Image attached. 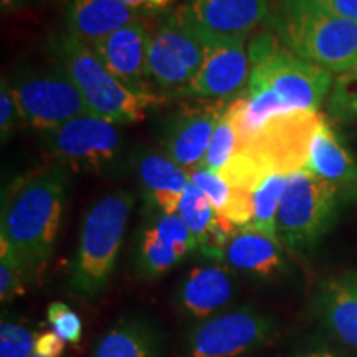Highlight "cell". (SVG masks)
<instances>
[{"instance_id": "cell-1", "label": "cell", "mask_w": 357, "mask_h": 357, "mask_svg": "<svg viewBox=\"0 0 357 357\" xmlns=\"http://www.w3.org/2000/svg\"><path fill=\"white\" fill-rule=\"evenodd\" d=\"M68 185V171L58 164L22 178L3 202L0 242L10 247L29 280L50 261Z\"/></svg>"}, {"instance_id": "cell-2", "label": "cell", "mask_w": 357, "mask_h": 357, "mask_svg": "<svg viewBox=\"0 0 357 357\" xmlns=\"http://www.w3.org/2000/svg\"><path fill=\"white\" fill-rule=\"evenodd\" d=\"M281 43L303 60L331 73L357 68V22L328 12L314 0H281L271 13Z\"/></svg>"}, {"instance_id": "cell-3", "label": "cell", "mask_w": 357, "mask_h": 357, "mask_svg": "<svg viewBox=\"0 0 357 357\" xmlns=\"http://www.w3.org/2000/svg\"><path fill=\"white\" fill-rule=\"evenodd\" d=\"M55 52L61 70L78 88L89 113L114 124L144 121L147 109L164 102L154 93H136L106 70L88 43L73 33L60 35Z\"/></svg>"}, {"instance_id": "cell-4", "label": "cell", "mask_w": 357, "mask_h": 357, "mask_svg": "<svg viewBox=\"0 0 357 357\" xmlns=\"http://www.w3.org/2000/svg\"><path fill=\"white\" fill-rule=\"evenodd\" d=\"M248 93L268 89L288 111H318L331 93V71L289 52L275 32H260L248 45Z\"/></svg>"}, {"instance_id": "cell-5", "label": "cell", "mask_w": 357, "mask_h": 357, "mask_svg": "<svg viewBox=\"0 0 357 357\" xmlns=\"http://www.w3.org/2000/svg\"><path fill=\"white\" fill-rule=\"evenodd\" d=\"M134 197L129 192H111L98 200L83 218L77 255L70 271V291L79 298L100 296L121 250Z\"/></svg>"}, {"instance_id": "cell-6", "label": "cell", "mask_w": 357, "mask_h": 357, "mask_svg": "<svg viewBox=\"0 0 357 357\" xmlns=\"http://www.w3.org/2000/svg\"><path fill=\"white\" fill-rule=\"evenodd\" d=\"M341 202L331 182L310 171L289 174L276 218L281 245L296 253L312 252L333 229Z\"/></svg>"}, {"instance_id": "cell-7", "label": "cell", "mask_w": 357, "mask_h": 357, "mask_svg": "<svg viewBox=\"0 0 357 357\" xmlns=\"http://www.w3.org/2000/svg\"><path fill=\"white\" fill-rule=\"evenodd\" d=\"M276 321L253 306H240L199 321L185 337L184 357H240L273 342Z\"/></svg>"}, {"instance_id": "cell-8", "label": "cell", "mask_w": 357, "mask_h": 357, "mask_svg": "<svg viewBox=\"0 0 357 357\" xmlns=\"http://www.w3.org/2000/svg\"><path fill=\"white\" fill-rule=\"evenodd\" d=\"M319 111H289L271 118L236 149L252 154L270 176L306 171L311 141L323 123Z\"/></svg>"}, {"instance_id": "cell-9", "label": "cell", "mask_w": 357, "mask_h": 357, "mask_svg": "<svg viewBox=\"0 0 357 357\" xmlns=\"http://www.w3.org/2000/svg\"><path fill=\"white\" fill-rule=\"evenodd\" d=\"M10 86L22 119L40 131L48 132L78 116L91 114L63 70L24 75Z\"/></svg>"}, {"instance_id": "cell-10", "label": "cell", "mask_w": 357, "mask_h": 357, "mask_svg": "<svg viewBox=\"0 0 357 357\" xmlns=\"http://www.w3.org/2000/svg\"><path fill=\"white\" fill-rule=\"evenodd\" d=\"M189 25L204 45V60L197 75L192 78L182 96L199 100H227L236 95L250 78V60L245 53L247 37L208 33L192 24Z\"/></svg>"}, {"instance_id": "cell-11", "label": "cell", "mask_w": 357, "mask_h": 357, "mask_svg": "<svg viewBox=\"0 0 357 357\" xmlns=\"http://www.w3.org/2000/svg\"><path fill=\"white\" fill-rule=\"evenodd\" d=\"M53 158L73 169L101 171L118 158L121 136L118 126L93 114H83L45 136Z\"/></svg>"}, {"instance_id": "cell-12", "label": "cell", "mask_w": 357, "mask_h": 357, "mask_svg": "<svg viewBox=\"0 0 357 357\" xmlns=\"http://www.w3.org/2000/svg\"><path fill=\"white\" fill-rule=\"evenodd\" d=\"M229 102L211 100L178 111L162 137L167 158L189 172L202 166L213 131L229 108Z\"/></svg>"}, {"instance_id": "cell-13", "label": "cell", "mask_w": 357, "mask_h": 357, "mask_svg": "<svg viewBox=\"0 0 357 357\" xmlns=\"http://www.w3.org/2000/svg\"><path fill=\"white\" fill-rule=\"evenodd\" d=\"M151 35L137 19L105 38L88 43L106 70L136 93H151L147 52Z\"/></svg>"}, {"instance_id": "cell-14", "label": "cell", "mask_w": 357, "mask_h": 357, "mask_svg": "<svg viewBox=\"0 0 357 357\" xmlns=\"http://www.w3.org/2000/svg\"><path fill=\"white\" fill-rule=\"evenodd\" d=\"M177 10L204 32L247 37L268 17V0H185Z\"/></svg>"}, {"instance_id": "cell-15", "label": "cell", "mask_w": 357, "mask_h": 357, "mask_svg": "<svg viewBox=\"0 0 357 357\" xmlns=\"http://www.w3.org/2000/svg\"><path fill=\"white\" fill-rule=\"evenodd\" d=\"M235 293L229 266L213 263L192 268L177 289V306L185 318L208 319L222 312Z\"/></svg>"}, {"instance_id": "cell-16", "label": "cell", "mask_w": 357, "mask_h": 357, "mask_svg": "<svg viewBox=\"0 0 357 357\" xmlns=\"http://www.w3.org/2000/svg\"><path fill=\"white\" fill-rule=\"evenodd\" d=\"M306 171L336 185L342 200H357V160L326 116L311 141Z\"/></svg>"}, {"instance_id": "cell-17", "label": "cell", "mask_w": 357, "mask_h": 357, "mask_svg": "<svg viewBox=\"0 0 357 357\" xmlns=\"http://www.w3.org/2000/svg\"><path fill=\"white\" fill-rule=\"evenodd\" d=\"M314 314L336 341L357 354V283L347 275L324 280L314 296Z\"/></svg>"}, {"instance_id": "cell-18", "label": "cell", "mask_w": 357, "mask_h": 357, "mask_svg": "<svg viewBox=\"0 0 357 357\" xmlns=\"http://www.w3.org/2000/svg\"><path fill=\"white\" fill-rule=\"evenodd\" d=\"M177 213L197 240L199 252L212 260H223L227 243L238 229L213 208L194 182L185 187Z\"/></svg>"}, {"instance_id": "cell-19", "label": "cell", "mask_w": 357, "mask_h": 357, "mask_svg": "<svg viewBox=\"0 0 357 357\" xmlns=\"http://www.w3.org/2000/svg\"><path fill=\"white\" fill-rule=\"evenodd\" d=\"M166 336L144 316H126L96 341L93 357H162Z\"/></svg>"}, {"instance_id": "cell-20", "label": "cell", "mask_w": 357, "mask_h": 357, "mask_svg": "<svg viewBox=\"0 0 357 357\" xmlns=\"http://www.w3.org/2000/svg\"><path fill=\"white\" fill-rule=\"evenodd\" d=\"M227 266L255 278H273L284 270L283 245L252 227L234 234L223 252Z\"/></svg>"}, {"instance_id": "cell-21", "label": "cell", "mask_w": 357, "mask_h": 357, "mask_svg": "<svg viewBox=\"0 0 357 357\" xmlns=\"http://www.w3.org/2000/svg\"><path fill=\"white\" fill-rule=\"evenodd\" d=\"M139 178L144 195L162 213H177L178 204L190 182V174L166 154L149 153L139 160Z\"/></svg>"}, {"instance_id": "cell-22", "label": "cell", "mask_w": 357, "mask_h": 357, "mask_svg": "<svg viewBox=\"0 0 357 357\" xmlns=\"http://www.w3.org/2000/svg\"><path fill=\"white\" fill-rule=\"evenodd\" d=\"M139 19V12L121 0H70V33L93 43Z\"/></svg>"}, {"instance_id": "cell-23", "label": "cell", "mask_w": 357, "mask_h": 357, "mask_svg": "<svg viewBox=\"0 0 357 357\" xmlns=\"http://www.w3.org/2000/svg\"><path fill=\"white\" fill-rule=\"evenodd\" d=\"M147 68H149V78L153 79L155 86L166 91L169 96L184 95L185 88L194 78L182 58L158 33L151 37Z\"/></svg>"}, {"instance_id": "cell-24", "label": "cell", "mask_w": 357, "mask_h": 357, "mask_svg": "<svg viewBox=\"0 0 357 357\" xmlns=\"http://www.w3.org/2000/svg\"><path fill=\"white\" fill-rule=\"evenodd\" d=\"M284 185H287V176L273 174L268 176L258 184L253 190V220L248 227L255 229L271 238H278V230H276V218H278L280 200L283 195ZM280 240V238H278Z\"/></svg>"}, {"instance_id": "cell-25", "label": "cell", "mask_w": 357, "mask_h": 357, "mask_svg": "<svg viewBox=\"0 0 357 357\" xmlns=\"http://www.w3.org/2000/svg\"><path fill=\"white\" fill-rule=\"evenodd\" d=\"M184 258L177 255L169 245L164 242L154 230V227H147L142 231L139 247H137V271L142 278L158 280L167 271H171L178 261Z\"/></svg>"}, {"instance_id": "cell-26", "label": "cell", "mask_w": 357, "mask_h": 357, "mask_svg": "<svg viewBox=\"0 0 357 357\" xmlns=\"http://www.w3.org/2000/svg\"><path fill=\"white\" fill-rule=\"evenodd\" d=\"M326 109L334 123H357V68L336 78Z\"/></svg>"}, {"instance_id": "cell-27", "label": "cell", "mask_w": 357, "mask_h": 357, "mask_svg": "<svg viewBox=\"0 0 357 357\" xmlns=\"http://www.w3.org/2000/svg\"><path fill=\"white\" fill-rule=\"evenodd\" d=\"M217 174H220L223 181L229 182L235 189L248 192L255 190L263 178L270 176L266 169L252 154L242 149H236L231 159L227 162V166Z\"/></svg>"}, {"instance_id": "cell-28", "label": "cell", "mask_w": 357, "mask_h": 357, "mask_svg": "<svg viewBox=\"0 0 357 357\" xmlns=\"http://www.w3.org/2000/svg\"><path fill=\"white\" fill-rule=\"evenodd\" d=\"M236 147H238V137H236L234 121H231L229 108H227L225 114L222 116L215 131H213L207 154H205L204 162L200 167H207L213 172H220L231 159V155L235 154Z\"/></svg>"}, {"instance_id": "cell-29", "label": "cell", "mask_w": 357, "mask_h": 357, "mask_svg": "<svg viewBox=\"0 0 357 357\" xmlns=\"http://www.w3.org/2000/svg\"><path fill=\"white\" fill-rule=\"evenodd\" d=\"M38 334L10 319L0 323V357H32Z\"/></svg>"}, {"instance_id": "cell-30", "label": "cell", "mask_w": 357, "mask_h": 357, "mask_svg": "<svg viewBox=\"0 0 357 357\" xmlns=\"http://www.w3.org/2000/svg\"><path fill=\"white\" fill-rule=\"evenodd\" d=\"M153 227L160 238L182 258L197 250V240L192 235L185 222L178 217V213H171V215L162 213Z\"/></svg>"}, {"instance_id": "cell-31", "label": "cell", "mask_w": 357, "mask_h": 357, "mask_svg": "<svg viewBox=\"0 0 357 357\" xmlns=\"http://www.w3.org/2000/svg\"><path fill=\"white\" fill-rule=\"evenodd\" d=\"M26 281L29 276L10 247L0 242V301L10 303L13 298L24 294Z\"/></svg>"}, {"instance_id": "cell-32", "label": "cell", "mask_w": 357, "mask_h": 357, "mask_svg": "<svg viewBox=\"0 0 357 357\" xmlns=\"http://www.w3.org/2000/svg\"><path fill=\"white\" fill-rule=\"evenodd\" d=\"M190 182H194L200 190L204 192L205 197L211 200L213 208L223 215L234 197L235 189L229 182L223 181L220 174L211 171L207 167H197L190 171Z\"/></svg>"}, {"instance_id": "cell-33", "label": "cell", "mask_w": 357, "mask_h": 357, "mask_svg": "<svg viewBox=\"0 0 357 357\" xmlns=\"http://www.w3.org/2000/svg\"><path fill=\"white\" fill-rule=\"evenodd\" d=\"M47 319L53 331L63 339L66 344H78L82 339L83 323L68 305L61 301L52 303L47 310Z\"/></svg>"}, {"instance_id": "cell-34", "label": "cell", "mask_w": 357, "mask_h": 357, "mask_svg": "<svg viewBox=\"0 0 357 357\" xmlns=\"http://www.w3.org/2000/svg\"><path fill=\"white\" fill-rule=\"evenodd\" d=\"M20 121H24V119H22L19 106H17L12 86L7 83L6 78H2V89H0V131H2L3 141L10 136Z\"/></svg>"}, {"instance_id": "cell-35", "label": "cell", "mask_w": 357, "mask_h": 357, "mask_svg": "<svg viewBox=\"0 0 357 357\" xmlns=\"http://www.w3.org/2000/svg\"><path fill=\"white\" fill-rule=\"evenodd\" d=\"M66 342L55 331H47L38 334L35 354L42 357H61L65 352Z\"/></svg>"}, {"instance_id": "cell-36", "label": "cell", "mask_w": 357, "mask_h": 357, "mask_svg": "<svg viewBox=\"0 0 357 357\" xmlns=\"http://www.w3.org/2000/svg\"><path fill=\"white\" fill-rule=\"evenodd\" d=\"M314 2L334 15L357 22V0H314Z\"/></svg>"}, {"instance_id": "cell-37", "label": "cell", "mask_w": 357, "mask_h": 357, "mask_svg": "<svg viewBox=\"0 0 357 357\" xmlns=\"http://www.w3.org/2000/svg\"><path fill=\"white\" fill-rule=\"evenodd\" d=\"M298 357H342V356L329 346H314V347H310V349L303 351Z\"/></svg>"}, {"instance_id": "cell-38", "label": "cell", "mask_w": 357, "mask_h": 357, "mask_svg": "<svg viewBox=\"0 0 357 357\" xmlns=\"http://www.w3.org/2000/svg\"><path fill=\"white\" fill-rule=\"evenodd\" d=\"M37 2H40V0H0L3 12L20 10V8L30 7V6H33V3H37Z\"/></svg>"}, {"instance_id": "cell-39", "label": "cell", "mask_w": 357, "mask_h": 357, "mask_svg": "<svg viewBox=\"0 0 357 357\" xmlns=\"http://www.w3.org/2000/svg\"><path fill=\"white\" fill-rule=\"evenodd\" d=\"M172 0H144V8L142 10H162L171 6Z\"/></svg>"}, {"instance_id": "cell-40", "label": "cell", "mask_w": 357, "mask_h": 357, "mask_svg": "<svg viewBox=\"0 0 357 357\" xmlns=\"http://www.w3.org/2000/svg\"><path fill=\"white\" fill-rule=\"evenodd\" d=\"M121 2H124L131 8H136V10H142L144 8V0H121Z\"/></svg>"}, {"instance_id": "cell-41", "label": "cell", "mask_w": 357, "mask_h": 357, "mask_svg": "<svg viewBox=\"0 0 357 357\" xmlns=\"http://www.w3.org/2000/svg\"><path fill=\"white\" fill-rule=\"evenodd\" d=\"M346 275L349 276V278H351L352 281H356V283H357V268H356V270H351L349 273H346Z\"/></svg>"}, {"instance_id": "cell-42", "label": "cell", "mask_w": 357, "mask_h": 357, "mask_svg": "<svg viewBox=\"0 0 357 357\" xmlns=\"http://www.w3.org/2000/svg\"><path fill=\"white\" fill-rule=\"evenodd\" d=\"M32 357H42V356H37V354H33V356H32Z\"/></svg>"}]
</instances>
